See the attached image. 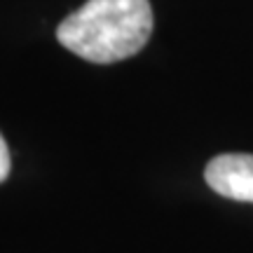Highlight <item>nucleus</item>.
<instances>
[{"label": "nucleus", "instance_id": "f257e3e1", "mask_svg": "<svg viewBox=\"0 0 253 253\" xmlns=\"http://www.w3.org/2000/svg\"><path fill=\"white\" fill-rule=\"evenodd\" d=\"M150 33V0H87L59 24L56 40L91 63H115L138 54Z\"/></svg>", "mask_w": 253, "mask_h": 253}, {"label": "nucleus", "instance_id": "f03ea898", "mask_svg": "<svg viewBox=\"0 0 253 253\" xmlns=\"http://www.w3.org/2000/svg\"><path fill=\"white\" fill-rule=\"evenodd\" d=\"M209 188L220 197L253 202V155L225 153L213 157L204 171Z\"/></svg>", "mask_w": 253, "mask_h": 253}, {"label": "nucleus", "instance_id": "7ed1b4c3", "mask_svg": "<svg viewBox=\"0 0 253 253\" xmlns=\"http://www.w3.org/2000/svg\"><path fill=\"white\" fill-rule=\"evenodd\" d=\"M9 169H12V160H9V148L5 143V138L0 134V183L9 176Z\"/></svg>", "mask_w": 253, "mask_h": 253}]
</instances>
